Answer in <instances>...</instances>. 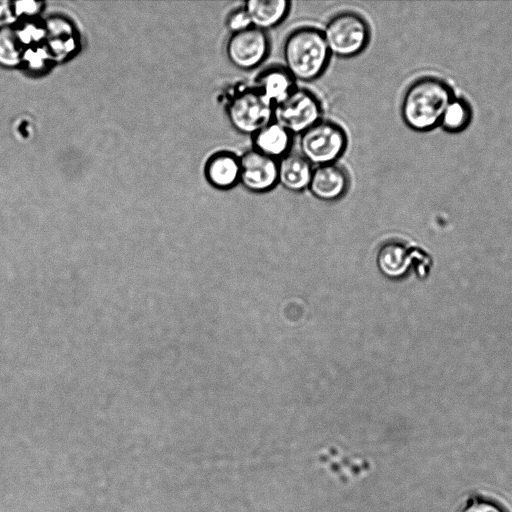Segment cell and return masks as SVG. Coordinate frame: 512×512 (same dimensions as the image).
<instances>
[{
    "label": "cell",
    "instance_id": "cell-17",
    "mask_svg": "<svg viewBox=\"0 0 512 512\" xmlns=\"http://www.w3.org/2000/svg\"><path fill=\"white\" fill-rule=\"evenodd\" d=\"M25 47L16 31L5 27L0 29V65L11 67L22 62Z\"/></svg>",
    "mask_w": 512,
    "mask_h": 512
},
{
    "label": "cell",
    "instance_id": "cell-18",
    "mask_svg": "<svg viewBox=\"0 0 512 512\" xmlns=\"http://www.w3.org/2000/svg\"><path fill=\"white\" fill-rule=\"evenodd\" d=\"M471 108L462 99L453 100L446 109L440 124L451 133H457L469 125L471 121Z\"/></svg>",
    "mask_w": 512,
    "mask_h": 512
},
{
    "label": "cell",
    "instance_id": "cell-19",
    "mask_svg": "<svg viewBox=\"0 0 512 512\" xmlns=\"http://www.w3.org/2000/svg\"><path fill=\"white\" fill-rule=\"evenodd\" d=\"M226 25L231 33L239 32L252 26L250 18L243 7L234 9L229 13Z\"/></svg>",
    "mask_w": 512,
    "mask_h": 512
},
{
    "label": "cell",
    "instance_id": "cell-6",
    "mask_svg": "<svg viewBox=\"0 0 512 512\" xmlns=\"http://www.w3.org/2000/svg\"><path fill=\"white\" fill-rule=\"evenodd\" d=\"M322 119V105L310 90L296 89L273 110V120L291 134H301Z\"/></svg>",
    "mask_w": 512,
    "mask_h": 512
},
{
    "label": "cell",
    "instance_id": "cell-4",
    "mask_svg": "<svg viewBox=\"0 0 512 512\" xmlns=\"http://www.w3.org/2000/svg\"><path fill=\"white\" fill-rule=\"evenodd\" d=\"M347 135L335 122L321 119L300 134L299 148L312 166L336 163L346 149Z\"/></svg>",
    "mask_w": 512,
    "mask_h": 512
},
{
    "label": "cell",
    "instance_id": "cell-22",
    "mask_svg": "<svg viewBox=\"0 0 512 512\" xmlns=\"http://www.w3.org/2000/svg\"><path fill=\"white\" fill-rule=\"evenodd\" d=\"M15 19L13 2L0 0V29L12 24Z\"/></svg>",
    "mask_w": 512,
    "mask_h": 512
},
{
    "label": "cell",
    "instance_id": "cell-8",
    "mask_svg": "<svg viewBox=\"0 0 512 512\" xmlns=\"http://www.w3.org/2000/svg\"><path fill=\"white\" fill-rule=\"evenodd\" d=\"M239 162V183L248 191L265 193L278 184V160L251 149L239 157Z\"/></svg>",
    "mask_w": 512,
    "mask_h": 512
},
{
    "label": "cell",
    "instance_id": "cell-7",
    "mask_svg": "<svg viewBox=\"0 0 512 512\" xmlns=\"http://www.w3.org/2000/svg\"><path fill=\"white\" fill-rule=\"evenodd\" d=\"M270 42L265 31L253 26L231 33L226 43L230 63L242 70L257 67L267 57Z\"/></svg>",
    "mask_w": 512,
    "mask_h": 512
},
{
    "label": "cell",
    "instance_id": "cell-15",
    "mask_svg": "<svg viewBox=\"0 0 512 512\" xmlns=\"http://www.w3.org/2000/svg\"><path fill=\"white\" fill-rule=\"evenodd\" d=\"M45 30V38L48 39L47 49L53 58L67 57L75 50L76 37L70 23L54 18L46 24Z\"/></svg>",
    "mask_w": 512,
    "mask_h": 512
},
{
    "label": "cell",
    "instance_id": "cell-14",
    "mask_svg": "<svg viewBox=\"0 0 512 512\" xmlns=\"http://www.w3.org/2000/svg\"><path fill=\"white\" fill-rule=\"evenodd\" d=\"M243 8L247 12L251 25L266 31L277 26L289 12L288 0H249Z\"/></svg>",
    "mask_w": 512,
    "mask_h": 512
},
{
    "label": "cell",
    "instance_id": "cell-3",
    "mask_svg": "<svg viewBox=\"0 0 512 512\" xmlns=\"http://www.w3.org/2000/svg\"><path fill=\"white\" fill-rule=\"evenodd\" d=\"M330 52L339 58H351L361 53L370 38L367 21L352 11H343L332 16L322 30Z\"/></svg>",
    "mask_w": 512,
    "mask_h": 512
},
{
    "label": "cell",
    "instance_id": "cell-10",
    "mask_svg": "<svg viewBox=\"0 0 512 512\" xmlns=\"http://www.w3.org/2000/svg\"><path fill=\"white\" fill-rule=\"evenodd\" d=\"M273 107L283 102L295 89V79L280 66L265 69L253 86Z\"/></svg>",
    "mask_w": 512,
    "mask_h": 512
},
{
    "label": "cell",
    "instance_id": "cell-11",
    "mask_svg": "<svg viewBox=\"0 0 512 512\" xmlns=\"http://www.w3.org/2000/svg\"><path fill=\"white\" fill-rule=\"evenodd\" d=\"M205 177L217 189H230L239 183V157L229 151H220L209 157Z\"/></svg>",
    "mask_w": 512,
    "mask_h": 512
},
{
    "label": "cell",
    "instance_id": "cell-21",
    "mask_svg": "<svg viewBox=\"0 0 512 512\" xmlns=\"http://www.w3.org/2000/svg\"><path fill=\"white\" fill-rule=\"evenodd\" d=\"M42 5V2L33 1L13 2L14 13L16 18L22 16H34L41 10Z\"/></svg>",
    "mask_w": 512,
    "mask_h": 512
},
{
    "label": "cell",
    "instance_id": "cell-16",
    "mask_svg": "<svg viewBox=\"0 0 512 512\" xmlns=\"http://www.w3.org/2000/svg\"><path fill=\"white\" fill-rule=\"evenodd\" d=\"M379 265L388 276H400L407 270L409 255L400 243H388L379 253Z\"/></svg>",
    "mask_w": 512,
    "mask_h": 512
},
{
    "label": "cell",
    "instance_id": "cell-13",
    "mask_svg": "<svg viewBox=\"0 0 512 512\" xmlns=\"http://www.w3.org/2000/svg\"><path fill=\"white\" fill-rule=\"evenodd\" d=\"M291 142L292 134L274 120L252 135L253 149L276 160L288 154Z\"/></svg>",
    "mask_w": 512,
    "mask_h": 512
},
{
    "label": "cell",
    "instance_id": "cell-5",
    "mask_svg": "<svg viewBox=\"0 0 512 512\" xmlns=\"http://www.w3.org/2000/svg\"><path fill=\"white\" fill-rule=\"evenodd\" d=\"M273 110L254 87L239 91L226 105L230 125L239 133L251 136L273 120Z\"/></svg>",
    "mask_w": 512,
    "mask_h": 512
},
{
    "label": "cell",
    "instance_id": "cell-12",
    "mask_svg": "<svg viewBox=\"0 0 512 512\" xmlns=\"http://www.w3.org/2000/svg\"><path fill=\"white\" fill-rule=\"evenodd\" d=\"M313 166L300 154L288 153L278 160L277 182L291 192L308 189Z\"/></svg>",
    "mask_w": 512,
    "mask_h": 512
},
{
    "label": "cell",
    "instance_id": "cell-9",
    "mask_svg": "<svg viewBox=\"0 0 512 512\" xmlns=\"http://www.w3.org/2000/svg\"><path fill=\"white\" fill-rule=\"evenodd\" d=\"M350 179L346 170L336 164L320 165L313 168L309 192L317 199L333 202L347 192Z\"/></svg>",
    "mask_w": 512,
    "mask_h": 512
},
{
    "label": "cell",
    "instance_id": "cell-1",
    "mask_svg": "<svg viewBox=\"0 0 512 512\" xmlns=\"http://www.w3.org/2000/svg\"><path fill=\"white\" fill-rule=\"evenodd\" d=\"M450 87L435 77H423L406 90L401 115L406 125L416 131H428L440 124L453 101Z\"/></svg>",
    "mask_w": 512,
    "mask_h": 512
},
{
    "label": "cell",
    "instance_id": "cell-20",
    "mask_svg": "<svg viewBox=\"0 0 512 512\" xmlns=\"http://www.w3.org/2000/svg\"><path fill=\"white\" fill-rule=\"evenodd\" d=\"M462 512H506L499 504L496 502L483 499V498H474L471 499L467 503V505L463 508Z\"/></svg>",
    "mask_w": 512,
    "mask_h": 512
},
{
    "label": "cell",
    "instance_id": "cell-2",
    "mask_svg": "<svg viewBox=\"0 0 512 512\" xmlns=\"http://www.w3.org/2000/svg\"><path fill=\"white\" fill-rule=\"evenodd\" d=\"M284 68L296 80L308 82L326 69L330 52L322 31L311 26L291 31L282 47Z\"/></svg>",
    "mask_w": 512,
    "mask_h": 512
}]
</instances>
